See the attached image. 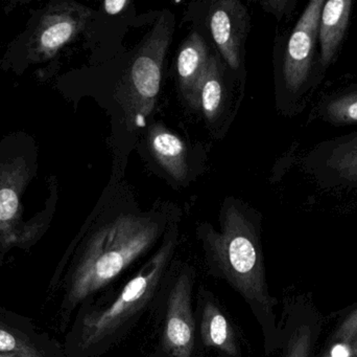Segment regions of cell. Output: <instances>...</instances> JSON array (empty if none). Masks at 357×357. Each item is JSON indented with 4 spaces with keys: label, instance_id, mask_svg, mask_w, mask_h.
Masks as SVG:
<instances>
[{
    "label": "cell",
    "instance_id": "obj_1",
    "mask_svg": "<svg viewBox=\"0 0 357 357\" xmlns=\"http://www.w3.org/2000/svg\"><path fill=\"white\" fill-rule=\"evenodd\" d=\"M161 226L150 216L125 214L105 224L88 243L73 281V304L107 286L153 247Z\"/></svg>",
    "mask_w": 357,
    "mask_h": 357
},
{
    "label": "cell",
    "instance_id": "obj_8",
    "mask_svg": "<svg viewBox=\"0 0 357 357\" xmlns=\"http://www.w3.org/2000/svg\"><path fill=\"white\" fill-rule=\"evenodd\" d=\"M163 345L174 357H191L195 346V323L191 312V281L183 274L167 300Z\"/></svg>",
    "mask_w": 357,
    "mask_h": 357
},
{
    "label": "cell",
    "instance_id": "obj_13",
    "mask_svg": "<svg viewBox=\"0 0 357 357\" xmlns=\"http://www.w3.org/2000/svg\"><path fill=\"white\" fill-rule=\"evenodd\" d=\"M226 102L224 64L215 54H212L199 86L197 109H201L208 123L214 124L222 117Z\"/></svg>",
    "mask_w": 357,
    "mask_h": 357
},
{
    "label": "cell",
    "instance_id": "obj_6",
    "mask_svg": "<svg viewBox=\"0 0 357 357\" xmlns=\"http://www.w3.org/2000/svg\"><path fill=\"white\" fill-rule=\"evenodd\" d=\"M304 167L324 190H357V130L314 145Z\"/></svg>",
    "mask_w": 357,
    "mask_h": 357
},
{
    "label": "cell",
    "instance_id": "obj_19",
    "mask_svg": "<svg viewBox=\"0 0 357 357\" xmlns=\"http://www.w3.org/2000/svg\"><path fill=\"white\" fill-rule=\"evenodd\" d=\"M130 3L127 0H108L104 2V10L108 14L117 15L125 10L126 6Z\"/></svg>",
    "mask_w": 357,
    "mask_h": 357
},
{
    "label": "cell",
    "instance_id": "obj_21",
    "mask_svg": "<svg viewBox=\"0 0 357 357\" xmlns=\"http://www.w3.org/2000/svg\"><path fill=\"white\" fill-rule=\"evenodd\" d=\"M0 357H19V356H10V354H8V356H6V354H0Z\"/></svg>",
    "mask_w": 357,
    "mask_h": 357
},
{
    "label": "cell",
    "instance_id": "obj_11",
    "mask_svg": "<svg viewBox=\"0 0 357 357\" xmlns=\"http://www.w3.org/2000/svg\"><path fill=\"white\" fill-rule=\"evenodd\" d=\"M148 142L153 156L161 168L176 182H184L189 173L185 143L162 124L151 126Z\"/></svg>",
    "mask_w": 357,
    "mask_h": 357
},
{
    "label": "cell",
    "instance_id": "obj_16",
    "mask_svg": "<svg viewBox=\"0 0 357 357\" xmlns=\"http://www.w3.org/2000/svg\"><path fill=\"white\" fill-rule=\"evenodd\" d=\"M0 354L19 357H40L37 350L26 341L19 339L8 329L0 327Z\"/></svg>",
    "mask_w": 357,
    "mask_h": 357
},
{
    "label": "cell",
    "instance_id": "obj_4",
    "mask_svg": "<svg viewBox=\"0 0 357 357\" xmlns=\"http://www.w3.org/2000/svg\"><path fill=\"white\" fill-rule=\"evenodd\" d=\"M175 236L169 235L163 247L126 284L109 307L92 312L84 320L82 344L89 348L114 335L150 302L167 270L175 249Z\"/></svg>",
    "mask_w": 357,
    "mask_h": 357
},
{
    "label": "cell",
    "instance_id": "obj_12",
    "mask_svg": "<svg viewBox=\"0 0 357 357\" xmlns=\"http://www.w3.org/2000/svg\"><path fill=\"white\" fill-rule=\"evenodd\" d=\"M310 117L333 127L357 125V83L321 96Z\"/></svg>",
    "mask_w": 357,
    "mask_h": 357
},
{
    "label": "cell",
    "instance_id": "obj_9",
    "mask_svg": "<svg viewBox=\"0 0 357 357\" xmlns=\"http://www.w3.org/2000/svg\"><path fill=\"white\" fill-rule=\"evenodd\" d=\"M354 3L352 0H329L323 6L318 45L321 67L325 73L339 58L349 29Z\"/></svg>",
    "mask_w": 357,
    "mask_h": 357
},
{
    "label": "cell",
    "instance_id": "obj_15",
    "mask_svg": "<svg viewBox=\"0 0 357 357\" xmlns=\"http://www.w3.org/2000/svg\"><path fill=\"white\" fill-rule=\"evenodd\" d=\"M77 29V21L69 18L61 19L48 27L41 36V43L47 50H56L66 43Z\"/></svg>",
    "mask_w": 357,
    "mask_h": 357
},
{
    "label": "cell",
    "instance_id": "obj_10",
    "mask_svg": "<svg viewBox=\"0 0 357 357\" xmlns=\"http://www.w3.org/2000/svg\"><path fill=\"white\" fill-rule=\"evenodd\" d=\"M207 44L197 31L183 42L177 57L178 86L189 106L197 108L199 86L209 61Z\"/></svg>",
    "mask_w": 357,
    "mask_h": 357
},
{
    "label": "cell",
    "instance_id": "obj_7",
    "mask_svg": "<svg viewBox=\"0 0 357 357\" xmlns=\"http://www.w3.org/2000/svg\"><path fill=\"white\" fill-rule=\"evenodd\" d=\"M208 21L214 43L225 62L233 71H238L249 27L247 8L238 0H220L210 8Z\"/></svg>",
    "mask_w": 357,
    "mask_h": 357
},
{
    "label": "cell",
    "instance_id": "obj_3",
    "mask_svg": "<svg viewBox=\"0 0 357 357\" xmlns=\"http://www.w3.org/2000/svg\"><path fill=\"white\" fill-rule=\"evenodd\" d=\"M325 2L310 1L283 42L277 67V98L289 115L303 110L326 73L321 67L318 45L319 22Z\"/></svg>",
    "mask_w": 357,
    "mask_h": 357
},
{
    "label": "cell",
    "instance_id": "obj_17",
    "mask_svg": "<svg viewBox=\"0 0 357 357\" xmlns=\"http://www.w3.org/2000/svg\"><path fill=\"white\" fill-rule=\"evenodd\" d=\"M18 197L12 189L0 190V222H8L16 215Z\"/></svg>",
    "mask_w": 357,
    "mask_h": 357
},
{
    "label": "cell",
    "instance_id": "obj_14",
    "mask_svg": "<svg viewBox=\"0 0 357 357\" xmlns=\"http://www.w3.org/2000/svg\"><path fill=\"white\" fill-rule=\"evenodd\" d=\"M202 340L208 347L215 348L231 356L238 352L235 335L220 308L215 304H206L201 323Z\"/></svg>",
    "mask_w": 357,
    "mask_h": 357
},
{
    "label": "cell",
    "instance_id": "obj_18",
    "mask_svg": "<svg viewBox=\"0 0 357 357\" xmlns=\"http://www.w3.org/2000/svg\"><path fill=\"white\" fill-rule=\"evenodd\" d=\"M297 1L295 0H271V1H262L261 6L264 10L274 14L280 20L285 15H289L295 8Z\"/></svg>",
    "mask_w": 357,
    "mask_h": 357
},
{
    "label": "cell",
    "instance_id": "obj_2",
    "mask_svg": "<svg viewBox=\"0 0 357 357\" xmlns=\"http://www.w3.org/2000/svg\"><path fill=\"white\" fill-rule=\"evenodd\" d=\"M206 247L220 274L249 301L266 302L264 266L253 221L237 203L222 210V230L206 233Z\"/></svg>",
    "mask_w": 357,
    "mask_h": 357
},
{
    "label": "cell",
    "instance_id": "obj_5",
    "mask_svg": "<svg viewBox=\"0 0 357 357\" xmlns=\"http://www.w3.org/2000/svg\"><path fill=\"white\" fill-rule=\"evenodd\" d=\"M173 31V15L165 12L144 38L123 80V106L129 122H135L137 126L156 106L163 62Z\"/></svg>",
    "mask_w": 357,
    "mask_h": 357
},
{
    "label": "cell",
    "instance_id": "obj_22",
    "mask_svg": "<svg viewBox=\"0 0 357 357\" xmlns=\"http://www.w3.org/2000/svg\"><path fill=\"white\" fill-rule=\"evenodd\" d=\"M329 357H331V356H329Z\"/></svg>",
    "mask_w": 357,
    "mask_h": 357
},
{
    "label": "cell",
    "instance_id": "obj_20",
    "mask_svg": "<svg viewBox=\"0 0 357 357\" xmlns=\"http://www.w3.org/2000/svg\"><path fill=\"white\" fill-rule=\"evenodd\" d=\"M350 352L347 347L345 346H335L331 352V357H349Z\"/></svg>",
    "mask_w": 357,
    "mask_h": 357
}]
</instances>
